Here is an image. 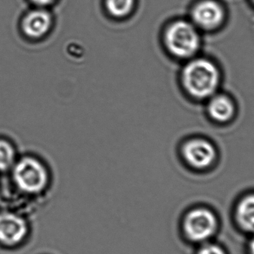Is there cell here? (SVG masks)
I'll use <instances>...</instances> for the list:
<instances>
[{
    "instance_id": "ba28073f",
    "label": "cell",
    "mask_w": 254,
    "mask_h": 254,
    "mask_svg": "<svg viewBox=\"0 0 254 254\" xmlns=\"http://www.w3.org/2000/svg\"><path fill=\"white\" fill-rule=\"evenodd\" d=\"M51 25L50 14L43 9L31 10L23 19L22 28L25 35L31 38L43 37Z\"/></svg>"
},
{
    "instance_id": "2e32d148",
    "label": "cell",
    "mask_w": 254,
    "mask_h": 254,
    "mask_svg": "<svg viewBox=\"0 0 254 254\" xmlns=\"http://www.w3.org/2000/svg\"><path fill=\"white\" fill-rule=\"evenodd\" d=\"M253 1H254V0H253Z\"/></svg>"
},
{
    "instance_id": "9a60e30c",
    "label": "cell",
    "mask_w": 254,
    "mask_h": 254,
    "mask_svg": "<svg viewBox=\"0 0 254 254\" xmlns=\"http://www.w3.org/2000/svg\"><path fill=\"white\" fill-rule=\"evenodd\" d=\"M250 252L251 254H254V238L252 240V241L251 242Z\"/></svg>"
},
{
    "instance_id": "277c9868",
    "label": "cell",
    "mask_w": 254,
    "mask_h": 254,
    "mask_svg": "<svg viewBox=\"0 0 254 254\" xmlns=\"http://www.w3.org/2000/svg\"><path fill=\"white\" fill-rule=\"evenodd\" d=\"M217 222L214 215L206 209H195L187 215L184 229L187 237L193 242H203L213 235Z\"/></svg>"
},
{
    "instance_id": "52a82bcc",
    "label": "cell",
    "mask_w": 254,
    "mask_h": 254,
    "mask_svg": "<svg viewBox=\"0 0 254 254\" xmlns=\"http://www.w3.org/2000/svg\"><path fill=\"white\" fill-rule=\"evenodd\" d=\"M224 16L225 13L220 4L213 0L201 1L192 12L195 23L206 29H213L220 25Z\"/></svg>"
},
{
    "instance_id": "9c48e42d",
    "label": "cell",
    "mask_w": 254,
    "mask_h": 254,
    "mask_svg": "<svg viewBox=\"0 0 254 254\" xmlns=\"http://www.w3.org/2000/svg\"><path fill=\"white\" fill-rule=\"evenodd\" d=\"M208 113L213 120L226 122L234 117V103L225 95H213L208 104Z\"/></svg>"
},
{
    "instance_id": "5b68a950",
    "label": "cell",
    "mask_w": 254,
    "mask_h": 254,
    "mask_svg": "<svg viewBox=\"0 0 254 254\" xmlns=\"http://www.w3.org/2000/svg\"><path fill=\"white\" fill-rule=\"evenodd\" d=\"M183 154L190 165L198 169L210 167L216 157L214 146L202 139L188 142L184 146Z\"/></svg>"
},
{
    "instance_id": "6da1fadb",
    "label": "cell",
    "mask_w": 254,
    "mask_h": 254,
    "mask_svg": "<svg viewBox=\"0 0 254 254\" xmlns=\"http://www.w3.org/2000/svg\"><path fill=\"white\" fill-rule=\"evenodd\" d=\"M219 70L208 60L197 59L185 66L182 74V81L188 93L195 98H210L213 96L219 84Z\"/></svg>"
},
{
    "instance_id": "30bf717a",
    "label": "cell",
    "mask_w": 254,
    "mask_h": 254,
    "mask_svg": "<svg viewBox=\"0 0 254 254\" xmlns=\"http://www.w3.org/2000/svg\"><path fill=\"white\" fill-rule=\"evenodd\" d=\"M237 216L243 229L254 233V195H248L241 200L237 207Z\"/></svg>"
},
{
    "instance_id": "3957f363",
    "label": "cell",
    "mask_w": 254,
    "mask_h": 254,
    "mask_svg": "<svg viewBox=\"0 0 254 254\" xmlns=\"http://www.w3.org/2000/svg\"><path fill=\"white\" fill-rule=\"evenodd\" d=\"M13 179L19 189L36 193L44 189L48 182L46 169L37 160L25 158L13 169Z\"/></svg>"
},
{
    "instance_id": "4fadbf2b",
    "label": "cell",
    "mask_w": 254,
    "mask_h": 254,
    "mask_svg": "<svg viewBox=\"0 0 254 254\" xmlns=\"http://www.w3.org/2000/svg\"><path fill=\"white\" fill-rule=\"evenodd\" d=\"M198 254H225L224 251L216 245H206L203 246Z\"/></svg>"
},
{
    "instance_id": "8992f818",
    "label": "cell",
    "mask_w": 254,
    "mask_h": 254,
    "mask_svg": "<svg viewBox=\"0 0 254 254\" xmlns=\"http://www.w3.org/2000/svg\"><path fill=\"white\" fill-rule=\"evenodd\" d=\"M28 227L20 216L11 213H0V243L7 246L20 243L26 236Z\"/></svg>"
},
{
    "instance_id": "7c38bea8",
    "label": "cell",
    "mask_w": 254,
    "mask_h": 254,
    "mask_svg": "<svg viewBox=\"0 0 254 254\" xmlns=\"http://www.w3.org/2000/svg\"><path fill=\"white\" fill-rule=\"evenodd\" d=\"M133 0H107V5L109 11L113 16H124L131 10Z\"/></svg>"
},
{
    "instance_id": "7a4b0ae2",
    "label": "cell",
    "mask_w": 254,
    "mask_h": 254,
    "mask_svg": "<svg viewBox=\"0 0 254 254\" xmlns=\"http://www.w3.org/2000/svg\"><path fill=\"white\" fill-rule=\"evenodd\" d=\"M166 43L169 51L175 56L190 58L199 48V36L189 22L179 21L169 28L166 34Z\"/></svg>"
},
{
    "instance_id": "5bb4252c",
    "label": "cell",
    "mask_w": 254,
    "mask_h": 254,
    "mask_svg": "<svg viewBox=\"0 0 254 254\" xmlns=\"http://www.w3.org/2000/svg\"><path fill=\"white\" fill-rule=\"evenodd\" d=\"M31 1L37 5L44 6L51 4L54 0H31Z\"/></svg>"
},
{
    "instance_id": "8fae6325",
    "label": "cell",
    "mask_w": 254,
    "mask_h": 254,
    "mask_svg": "<svg viewBox=\"0 0 254 254\" xmlns=\"http://www.w3.org/2000/svg\"><path fill=\"white\" fill-rule=\"evenodd\" d=\"M14 150L10 143L0 140V170H7L14 161Z\"/></svg>"
}]
</instances>
